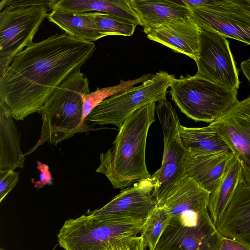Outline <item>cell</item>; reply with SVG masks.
Masks as SVG:
<instances>
[{
  "instance_id": "obj_20",
  "label": "cell",
  "mask_w": 250,
  "mask_h": 250,
  "mask_svg": "<svg viewBox=\"0 0 250 250\" xmlns=\"http://www.w3.org/2000/svg\"><path fill=\"white\" fill-rule=\"evenodd\" d=\"M47 18L65 33L76 39L93 42L102 38L88 13H75L54 9Z\"/></svg>"
},
{
  "instance_id": "obj_23",
  "label": "cell",
  "mask_w": 250,
  "mask_h": 250,
  "mask_svg": "<svg viewBox=\"0 0 250 250\" xmlns=\"http://www.w3.org/2000/svg\"><path fill=\"white\" fill-rule=\"evenodd\" d=\"M154 74H145L132 80H121L119 84L112 86L97 88L95 91L83 96V117L85 118L100 104L108 98L134 87L138 83H143L152 78Z\"/></svg>"
},
{
  "instance_id": "obj_5",
  "label": "cell",
  "mask_w": 250,
  "mask_h": 250,
  "mask_svg": "<svg viewBox=\"0 0 250 250\" xmlns=\"http://www.w3.org/2000/svg\"><path fill=\"white\" fill-rule=\"evenodd\" d=\"M172 100L180 111L195 122L211 123L238 101L237 90H229L194 76L174 79Z\"/></svg>"
},
{
  "instance_id": "obj_2",
  "label": "cell",
  "mask_w": 250,
  "mask_h": 250,
  "mask_svg": "<svg viewBox=\"0 0 250 250\" xmlns=\"http://www.w3.org/2000/svg\"><path fill=\"white\" fill-rule=\"evenodd\" d=\"M210 194L184 176L156 202L170 218L154 250H218L222 236L209 213Z\"/></svg>"
},
{
  "instance_id": "obj_31",
  "label": "cell",
  "mask_w": 250,
  "mask_h": 250,
  "mask_svg": "<svg viewBox=\"0 0 250 250\" xmlns=\"http://www.w3.org/2000/svg\"><path fill=\"white\" fill-rule=\"evenodd\" d=\"M190 10L204 7L211 3L213 0H181Z\"/></svg>"
},
{
  "instance_id": "obj_22",
  "label": "cell",
  "mask_w": 250,
  "mask_h": 250,
  "mask_svg": "<svg viewBox=\"0 0 250 250\" xmlns=\"http://www.w3.org/2000/svg\"><path fill=\"white\" fill-rule=\"evenodd\" d=\"M179 133L186 151H231L229 147L209 125L201 127H186L181 124Z\"/></svg>"
},
{
  "instance_id": "obj_13",
  "label": "cell",
  "mask_w": 250,
  "mask_h": 250,
  "mask_svg": "<svg viewBox=\"0 0 250 250\" xmlns=\"http://www.w3.org/2000/svg\"><path fill=\"white\" fill-rule=\"evenodd\" d=\"M153 181L140 180L122 190L102 208L90 213L114 223H145L157 206L152 195Z\"/></svg>"
},
{
  "instance_id": "obj_6",
  "label": "cell",
  "mask_w": 250,
  "mask_h": 250,
  "mask_svg": "<svg viewBox=\"0 0 250 250\" xmlns=\"http://www.w3.org/2000/svg\"><path fill=\"white\" fill-rule=\"evenodd\" d=\"M144 223H114L103 216L82 215L66 220L57 235L65 250H107L113 244L140 233Z\"/></svg>"
},
{
  "instance_id": "obj_4",
  "label": "cell",
  "mask_w": 250,
  "mask_h": 250,
  "mask_svg": "<svg viewBox=\"0 0 250 250\" xmlns=\"http://www.w3.org/2000/svg\"><path fill=\"white\" fill-rule=\"evenodd\" d=\"M88 79L77 69L55 90L39 111L41 135L29 154L45 142L57 145L77 133L93 130L83 117V96L89 93Z\"/></svg>"
},
{
  "instance_id": "obj_3",
  "label": "cell",
  "mask_w": 250,
  "mask_h": 250,
  "mask_svg": "<svg viewBox=\"0 0 250 250\" xmlns=\"http://www.w3.org/2000/svg\"><path fill=\"white\" fill-rule=\"evenodd\" d=\"M156 103L134 112L119 129L113 146L100 155L96 172L104 175L114 188L123 189L151 177L146 164L147 137L155 121Z\"/></svg>"
},
{
  "instance_id": "obj_11",
  "label": "cell",
  "mask_w": 250,
  "mask_h": 250,
  "mask_svg": "<svg viewBox=\"0 0 250 250\" xmlns=\"http://www.w3.org/2000/svg\"><path fill=\"white\" fill-rule=\"evenodd\" d=\"M190 10L201 28L250 45V0H213Z\"/></svg>"
},
{
  "instance_id": "obj_8",
  "label": "cell",
  "mask_w": 250,
  "mask_h": 250,
  "mask_svg": "<svg viewBox=\"0 0 250 250\" xmlns=\"http://www.w3.org/2000/svg\"><path fill=\"white\" fill-rule=\"evenodd\" d=\"M156 113L164 137V152L161 167L151 176L152 195L159 201L182 178L183 161L186 150L179 133L180 122L175 108L167 99L158 102Z\"/></svg>"
},
{
  "instance_id": "obj_7",
  "label": "cell",
  "mask_w": 250,
  "mask_h": 250,
  "mask_svg": "<svg viewBox=\"0 0 250 250\" xmlns=\"http://www.w3.org/2000/svg\"><path fill=\"white\" fill-rule=\"evenodd\" d=\"M175 78L160 71L137 86L111 96L97 106L85 118L100 125H112L120 129L135 111L149 104L166 98L167 89Z\"/></svg>"
},
{
  "instance_id": "obj_24",
  "label": "cell",
  "mask_w": 250,
  "mask_h": 250,
  "mask_svg": "<svg viewBox=\"0 0 250 250\" xmlns=\"http://www.w3.org/2000/svg\"><path fill=\"white\" fill-rule=\"evenodd\" d=\"M170 214L164 207L157 206L143 224L140 233L145 249L154 250L158 242L167 227Z\"/></svg>"
},
{
  "instance_id": "obj_30",
  "label": "cell",
  "mask_w": 250,
  "mask_h": 250,
  "mask_svg": "<svg viewBox=\"0 0 250 250\" xmlns=\"http://www.w3.org/2000/svg\"><path fill=\"white\" fill-rule=\"evenodd\" d=\"M218 250H250V249L234 240L222 237Z\"/></svg>"
},
{
  "instance_id": "obj_18",
  "label": "cell",
  "mask_w": 250,
  "mask_h": 250,
  "mask_svg": "<svg viewBox=\"0 0 250 250\" xmlns=\"http://www.w3.org/2000/svg\"><path fill=\"white\" fill-rule=\"evenodd\" d=\"M51 9L75 13L102 12L141 25L129 0H55Z\"/></svg>"
},
{
  "instance_id": "obj_15",
  "label": "cell",
  "mask_w": 250,
  "mask_h": 250,
  "mask_svg": "<svg viewBox=\"0 0 250 250\" xmlns=\"http://www.w3.org/2000/svg\"><path fill=\"white\" fill-rule=\"evenodd\" d=\"M201 28L192 16L174 19L144 28L147 38L194 61L199 48Z\"/></svg>"
},
{
  "instance_id": "obj_10",
  "label": "cell",
  "mask_w": 250,
  "mask_h": 250,
  "mask_svg": "<svg viewBox=\"0 0 250 250\" xmlns=\"http://www.w3.org/2000/svg\"><path fill=\"white\" fill-rule=\"evenodd\" d=\"M201 28L195 76L229 90H238L239 72L229 42L216 32Z\"/></svg>"
},
{
  "instance_id": "obj_32",
  "label": "cell",
  "mask_w": 250,
  "mask_h": 250,
  "mask_svg": "<svg viewBox=\"0 0 250 250\" xmlns=\"http://www.w3.org/2000/svg\"><path fill=\"white\" fill-rule=\"evenodd\" d=\"M241 68L250 83V57L241 63Z\"/></svg>"
},
{
  "instance_id": "obj_33",
  "label": "cell",
  "mask_w": 250,
  "mask_h": 250,
  "mask_svg": "<svg viewBox=\"0 0 250 250\" xmlns=\"http://www.w3.org/2000/svg\"><path fill=\"white\" fill-rule=\"evenodd\" d=\"M0 250H4L2 248H0Z\"/></svg>"
},
{
  "instance_id": "obj_16",
  "label": "cell",
  "mask_w": 250,
  "mask_h": 250,
  "mask_svg": "<svg viewBox=\"0 0 250 250\" xmlns=\"http://www.w3.org/2000/svg\"><path fill=\"white\" fill-rule=\"evenodd\" d=\"M234 158L231 151H186L183 161V176L192 179L212 193Z\"/></svg>"
},
{
  "instance_id": "obj_19",
  "label": "cell",
  "mask_w": 250,
  "mask_h": 250,
  "mask_svg": "<svg viewBox=\"0 0 250 250\" xmlns=\"http://www.w3.org/2000/svg\"><path fill=\"white\" fill-rule=\"evenodd\" d=\"M11 114L0 103V170L23 168L25 155L21 149V133Z\"/></svg>"
},
{
  "instance_id": "obj_27",
  "label": "cell",
  "mask_w": 250,
  "mask_h": 250,
  "mask_svg": "<svg viewBox=\"0 0 250 250\" xmlns=\"http://www.w3.org/2000/svg\"><path fill=\"white\" fill-rule=\"evenodd\" d=\"M142 237L136 235L124 237L111 245L107 250H144Z\"/></svg>"
},
{
  "instance_id": "obj_14",
  "label": "cell",
  "mask_w": 250,
  "mask_h": 250,
  "mask_svg": "<svg viewBox=\"0 0 250 250\" xmlns=\"http://www.w3.org/2000/svg\"><path fill=\"white\" fill-rule=\"evenodd\" d=\"M215 227L223 237L250 249V185L246 183L243 176Z\"/></svg>"
},
{
  "instance_id": "obj_9",
  "label": "cell",
  "mask_w": 250,
  "mask_h": 250,
  "mask_svg": "<svg viewBox=\"0 0 250 250\" xmlns=\"http://www.w3.org/2000/svg\"><path fill=\"white\" fill-rule=\"evenodd\" d=\"M47 5L6 6L0 13V69L33 42V39L47 12Z\"/></svg>"
},
{
  "instance_id": "obj_12",
  "label": "cell",
  "mask_w": 250,
  "mask_h": 250,
  "mask_svg": "<svg viewBox=\"0 0 250 250\" xmlns=\"http://www.w3.org/2000/svg\"><path fill=\"white\" fill-rule=\"evenodd\" d=\"M209 125L239 161L244 179L250 185V97L238 101Z\"/></svg>"
},
{
  "instance_id": "obj_17",
  "label": "cell",
  "mask_w": 250,
  "mask_h": 250,
  "mask_svg": "<svg viewBox=\"0 0 250 250\" xmlns=\"http://www.w3.org/2000/svg\"><path fill=\"white\" fill-rule=\"evenodd\" d=\"M143 28L191 16L182 0H129Z\"/></svg>"
},
{
  "instance_id": "obj_25",
  "label": "cell",
  "mask_w": 250,
  "mask_h": 250,
  "mask_svg": "<svg viewBox=\"0 0 250 250\" xmlns=\"http://www.w3.org/2000/svg\"><path fill=\"white\" fill-rule=\"evenodd\" d=\"M102 38L108 36H131L137 25L102 12H88Z\"/></svg>"
},
{
  "instance_id": "obj_1",
  "label": "cell",
  "mask_w": 250,
  "mask_h": 250,
  "mask_svg": "<svg viewBox=\"0 0 250 250\" xmlns=\"http://www.w3.org/2000/svg\"><path fill=\"white\" fill-rule=\"evenodd\" d=\"M93 42L55 34L32 42L0 69V103L17 121L39 112L56 88L86 62Z\"/></svg>"
},
{
  "instance_id": "obj_29",
  "label": "cell",
  "mask_w": 250,
  "mask_h": 250,
  "mask_svg": "<svg viewBox=\"0 0 250 250\" xmlns=\"http://www.w3.org/2000/svg\"><path fill=\"white\" fill-rule=\"evenodd\" d=\"M37 168L40 171V180L36 182H32L36 188H42L47 185H50L52 182V175L49 169L48 166L37 162Z\"/></svg>"
},
{
  "instance_id": "obj_21",
  "label": "cell",
  "mask_w": 250,
  "mask_h": 250,
  "mask_svg": "<svg viewBox=\"0 0 250 250\" xmlns=\"http://www.w3.org/2000/svg\"><path fill=\"white\" fill-rule=\"evenodd\" d=\"M242 176L241 165L234 157L216 188L210 194L208 210L215 226L221 217L237 184Z\"/></svg>"
},
{
  "instance_id": "obj_26",
  "label": "cell",
  "mask_w": 250,
  "mask_h": 250,
  "mask_svg": "<svg viewBox=\"0 0 250 250\" xmlns=\"http://www.w3.org/2000/svg\"><path fill=\"white\" fill-rule=\"evenodd\" d=\"M19 180L18 172L13 170H0V202L13 189Z\"/></svg>"
},
{
  "instance_id": "obj_28",
  "label": "cell",
  "mask_w": 250,
  "mask_h": 250,
  "mask_svg": "<svg viewBox=\"0 0 250 250\" xmlns=\"http://www.w3.org/2000/svg\"><path fill=\"white\" fill-rule=\"evenodd\" d=\"M55 0H2L0 2V11H1L6 6H31L37 4H43L50 6L54 2Z\"/></svg>"
}]
</instances>
